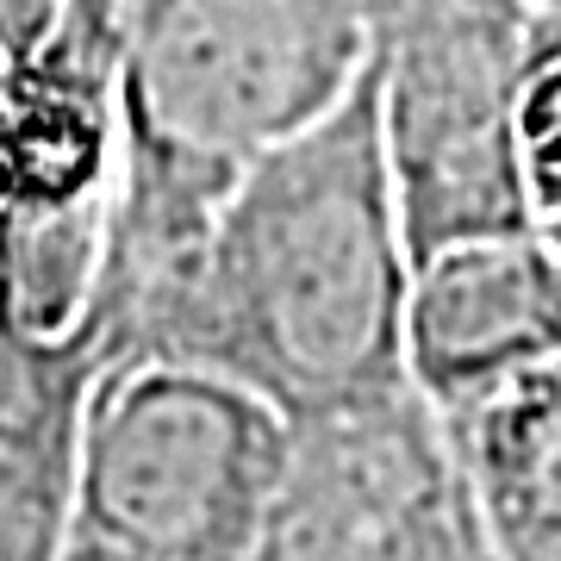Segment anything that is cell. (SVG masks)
<instances>
[{
    "label": "cell",
    "mask_w": 561,
    "mask_h": 561,
    "mask_svg": "<svg viewBox=\"0 0 561 561\" xmlns=\"http://www.w3.org/2000/svg\"><path fill=\"white\" fill-rule=\"evenodd\" d=\"M486 556L561 561V350L443 400Z\"/></svg>",
    "instance_id": "52a82bcc"
},
{
    "label": "cell",
    "mask_w": 561,
    "mask_h": 561,
    "mask_svg": "<svg viewBox=\"0 0 561 561\" xmlns=\"http://www.w3.org/2000/svg\"><path fill=\"white\" fill-rule=\"evenodd\" d=\"M0 81H7V69H0Z\"/></svg>",
    "instance_id": "7c38bea8"
},
{
    "label": "cell",
    "mask_w": 561,
    "mask_h": 561,
    "mask_svg": "<svg viewBox=\"0 0 561 561\" xmlns=\"http://www.w3.org/2000/svg\"><path fill=\"white\" fill-rule=\"evenodd\" d=\"M405 243L368 69L331 113L268 144L213 219L113 319V356H181L306 412L405 375ZM106 356V362H113Z\"/></svg>",
    "instance_id": "6da1fadb"
},
{
    "label": "cell",
    "mask_w": 561,
    "mask_h": 561,
    "mask_svg": "<svg viewBox=\"0 0 561 561\" xmlns=\"http://www.w3.org/2000/svg\"><path fill=\"white\" fill-rule=\"evenodd\" d=\"M280 412L181 356L125 350L94 375L76 431L62 556L256 561Z\"/></svg>",
    "instance_id": "3957f363"
},
{
    "label": "cell",
    "mask_w": 561,
    "mask_h": 561,
    "mask_svg": "<svg viewBox=\"0 0 561 561\" xmlns=\"http://www.w3.org/2000/svg\"><path fill=\"white\" fill-rule=\"evenodd\" d=\"M537 0H375L368 88L412 256L537 219L518 88Z\"/></svg>",
    "instance_id": "277c9868"
},
{
    "label": "cell",
    "mask_w": 561,
    "mask_h": 561,
    "mask_svg": "<svg viewBox=\"0 0 561 561\" xmlns=\"http://www.w3.org/2000/svg\"><path fill=\"white\" fill-rule=\"evenodd\" d=\"M106 25L119 119L113 350L119 306L201 238L225 187L362 81L375 0H113Z\"/></svg>",
    "instance_id": "7a4b0ae2"
},
{
    "label": "cell",
    "mask_w": 561,
    "mask_h": 561,
    "mask_svg": "<svg viewBox=\"0 0 561 561\" xmlns=\"http://www.w3.org/2000/svg\"><path fill=\"white\" fill-rule=\"evenodd\" d=\"M262 561H481L486 537L449 412L405 368L280 412Z\"/></svg>",
    "instance_id": "5b68a950"
},
{
    "label": "cell",
    "mask_w": 561,
    "mask_h": 561,
    "mask_svg": "<svg viewBox=\"0 0 561 561\" xmlns=\"http://www.w3.org/2000/svg\"><path fill=\"white\" fill-rule=\"evenodd\" d=\"M518 150H524L530 206L537 213H561V25L556 20L537 25V44H530V62H524Z\"/></svg>",
    "instance_id": "30bf717a"
},
{
    "label": "cell",
    "mask_w": 561,
    "mask_h": 561,
    "mask_svg": "<svg viewBox=\"0 0 561 561\" xmlns=\"http://www.w3.org/2000/svg\"><path fill=\"white\" fill-rule=\"evenodd\" d=\"M101 368V350L25 337L0 306V561L62 556L76 431Z\"/></svg>",
    "instance_id": "ba28073f"
},
{
    "label": "cell",
    "mask_w": 561,
    "mask_h": 561,
    "mask_svg": "<svg viewBox=\"0 0 561 561\" xmlns=\"http://www.w3.org/2000/svg\"><path fill=\"white\" fill-rule=\"evenodd\" d=\"M113 0H0V69L113 76Z\"/></svg>",
    "instance_id": "9c48e42d"
},
{
    "label": "cell",
    "mask_w": 561,
    "mask_h": 561,
    "mask_svg": "<svg viewBox=\"0 0 561 561\" xmlns=\"http://www.w3.org/2000/svg\"><path fill=\"white\" fill-rule=\"evenodd\" d=\"M537 7H542V20H556V25H561V0H537Z\"/></svg>",
    "instance_id": "8fae6325"
},
{
    "label": "cell",
    "mask_w": 561,
    "mask_h": 561,
    "mask_svg": "<svg viewBox=\"0 0 561 561\" xmlns=\"http://www.w3.org/2000/svg\"><path fill=\"white\" fill-rule=\"evenodd\" d=\"M561 350V213L431 250L412 275L405 362L437 400Z\"/></svg>",
    "instance_id": "8992f818"
}]
</instances>
